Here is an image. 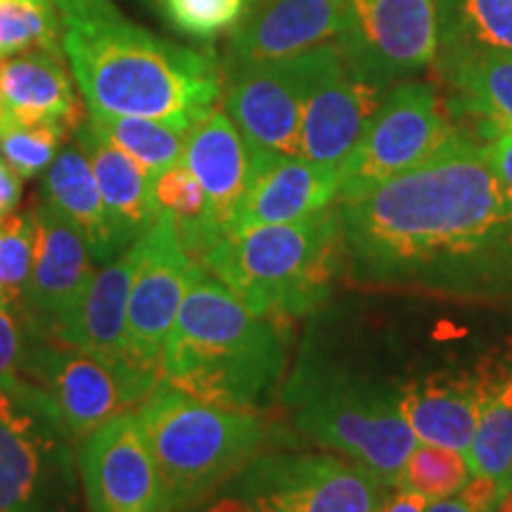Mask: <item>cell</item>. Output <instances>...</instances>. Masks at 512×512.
<instances>
[{
    "mask_svg": "<svg viewBox=\"0 0 512 512\" xmlns=\"http://www.w3.org/2000/svg\"><path fill=\"white\" fill-rule=\"evenodd\" d=\"M349 24V0H247L233 24L226 69L285 60L339 38Z\"/></svg>",
    "mask_w": 512,
    "mask_h": 512,
    "instance_id": "17",
    "label": "cell"
},
{
    "mask_svg": "<svg viewBox=\"0 0 512 512\" xmlns=\"http://www.w3.org/2000/svg\"><path fill=\"white\" fill-rule=\"evenodd\" d=\"M0 98L12 124H62L72 131L79 117L72 79L55 50L0 57Z\"/></svg>",
    "mask_w": 512,
    "mask_h": 512,
    "instance_id": "23",
    "label": "cell"
},
{
    "mask_svg": "<svg viewBox=\"0 0 512 512\" xmlns=\"http://www.w3.org/2000/svg\"><path fill=\"white\" fill-rule=\"evenodd\" d=\"M19 370L50 396L74 441H83L105 422L133 411L162 382L157 373L124 358L88 354L53 339L29 342Z\"/></svg>",
    "mask_w": 512,
    "mask_h": 512,
    "instance_id": "9",
    "label": "cell"
},
{
    "mask_svg": "<svg viewBox=\"0 0 512 512\" xmlns=\"http://www.w3.org/2000/svg\"><path fill=\"white\" fill-rule=\"evenodd\" d=\"M200 266L249 311L283 325L328 302L347 266L337 202L302 221L233 230Z\"/></svg>",
    "mask_w": 512,
    "mask_h": 512,
    "instance_id": "4",
    "label": "cell"
},
{
    "mask_svg": "<svg viewBox=\"0 0 512 512\" xmlns=\"http://www.w3.org/2000/svg\"><path fill=\"white\" fill-rule=\"evenodd\" d=\"M427 498L415 494V491L399 489V494L387 498L380 512H425L427 510Z\"/></svg>",
    "mask_w": 512,
    "mask_h": 512,
    "instance_id": "38",
    "label": "cell"
},
{
    "mask_svg": "<svg viewBox=\"0 0 512 512\" xmlns=\"http://www.w3.org/2000/svg\"><path fill=\"white\" fill-rule=\"evenodd\" d=\"M76 145L91 164L102 202L121 245L131 247L155 226L162 214L152 190V176L136 159L112 143L91 119L76 126Z\"/></svg>",
    "mask_w": 512,
    "mask_h": 512,
    "instance_id": "22",
    "label": "cell"
},
{
    "mask_svg": "<svg viewBox=\"0 0 512 512\" xmlns=\"http://www.w3.org/2000/svg\"><path fill=\"white\" fill-rule=\"evenodd\" d=\"M285 399L306 437L363 465L387 489H399L418 446L401 413L399 387L339 368L306 366L292 375Z\"/></svg>",
    "mask_w": 512,
    "mask_h": 512,
    "instance_id": "6",
    "label": "cell"
},
{
    "mask_svg": "<svg viewBox=\"0 0 512 512\" xmlns=\"http://www.w3.org/2000/svg\"><path fill=\"white\" fill-rule=\"evenodd\" d=\"M159 475V512H185L214 496L259 456L268 425L259 411H238L188 396L171 384L138 408Z\"/></svg>",
    "mask_w": 512,
    "mask_h": 512,
    "instance_id": "5",
    "label": "cell"
},
{
    "mask_svg": "<svg viewBox=\"0 0 512 512\" xmlns=\"http://www.w3.org/2000/svg\"><path fill=\"white\" fill-rule=\"evenodd\" d=\"M24 347L27 342H24L22 325L17 323L10 306L0 304V380L15 375V370L22 366Z\"/></svg>",
    "mask_w": 512,
    "mask_h": 512,
    "instance_id": "34",
    "label": "cell"
},
{
    "mask_svg": "<svg viewBox=\"0 0 512 512\" xmlns=\"http://www.w3.org/2000/svg\"><path fill=\"white\" fill-rule=\"evenodd\" d=\"M387 486L354 460L266 453L219 489L207 512H380Z\"/></svg>",
    "mask_w": 512,
    "mask_h": 512,
    "instance_id": "8",
    "label": "cell"
},
{
    "mask_svg": "<svg viewBox=\"0 0 512 512\" xmlns=\"http://www.w3.org/2000/svg\"><path fill=\"white\" fill-rule=\"evenodd\" d=\"M93 254L50 204L34 209V259L22 299L31 337L46 339L79 306L93 280Z\"/></svg>",
    "mask_w": 512,
    "mask_h": 512,
    "instance_id": "16",
    "label": "cell"
},
{
    "mask_svg": "<svg viewBox=\"0 0 512 512\" xmlns=\"http://www.w3.org/2000/svg\"><path fill=\"white\" fill-rule=\"evenodd\" d=\"M437 67L453 91V107L479 121L484 140L512 133V53L439 55Z\"/></svg>",
    "mask_w": 512,
    "mask_h": 512,
    "instance_id": "25",
    "label": "cell"
},
{
    "mask_svg": "<svg viewBox=\"0 0 512 512\" xmlns=\"http://www.w3.org/2000/svg\"><path fill=\"white\" fill-rule=\"evenodd\" d=\"M503 486L496 479L472 475L467 484L460 489L458 498L470 512H496V505L503 496Z\"/></svg>",
    "mask_w": 512,
    "mask_h": 512,
    "instance_id": "35",
    "label": "cell"
},
{
    "mask_svg": "<svg viewBox=\"0 0 512 512\" xmlns=\"http://www.w3.org/2000/svg\"><path fill=\"white\" fill-rule=\"evenodd\" d=\"M304 79L302 155L342 169L384 100V83L339 38L299 53Z\"/></svg>",
    "mask_w": 512,
    "mask_h": 512,
    "instance_id": "10",
    "label": "cell"
},
{
    "mask_svg": "<svg viewBox=\"0 0 512 512\" xmlns=\"http://www.w3.org/2000/svg\"><path fill=\"white\" fill-rule=\"evenodd\" d=\"M31 48L62 53L55 0H0V57Z\"/></svg>",
    "mask_w": 512,
    "mask_h": 512,
    "instance_id": "29",
    "label": "cell"
},
{
    "mask_svg": "<svg viewBox=\"0 0 512 512\" xmlns=\"http://www.w3.org/2000/svg\"><path fill=\"white\" fill-rule=\"evenodd\" d=\"M496 512H512V491H503L501 501L496 505Z\"/></svg>",
    "mask_w": 512,
    "mask_h": 512,
    "instance_id": "40",
    "label": "cell"
},
{
    "mask_svg": "<svg viewBox=\"0 0 512 512\" xmlns=\"http://www.w3.org/2000/svg\"><path fill=\"white\" fill-rule=\"evenodd\" d=\"M140 240L93 275L76 309L46 339L107 358H126V313L136 275Z\"/></svg>",
    "mask_w": 512,
    "mask_h": 512,
    "instance_id": "20",
    "label": "cell"
},
{
    "mask_svg": "<svg viewBox=\"0 0 512 512\" xmlns=\"http://www.w3.org/2000/svg\"><path fill=\"white\" fill-rule=\"evenodd\" d=\"M62 53L91 114L143 117L190 133L221 95L214 55L164 41L112 0H55Z\"/></svg>",
    "mask_w": 512,
    "mask_h": 512,
    "instance_id": "2",
    "label": "cell"
},
{
    "mask_svg": "<svg viewBox=\"0 0 512 512\" xmlns=\"http://www.w3.org/2000/svg\"><path fill=\"white\" fill-rule=\"evenodd\" d=\"M34 259V211L8 214L0 223V304L22 306Z\"/></svg>",
    "mask_w": 512,
    "mask_h": 512,
    "instance_id": "32",
    "label": "cell"
},
{
    "mask_svg": "<svg viewBox=\"0 0 512 512\" xmlns=\"http://www.w3.org/2000/svg\"><path fill=\"white\" fill-rule=\"evenodd\" d=\"M460 136L430 83L403 81L384 95L366 136L339 169V197L361 195L430 162Z\"/></svg>",
    "mask_w": 512,
    "mask_h": 512,
    "instance_id": "11",
    "label": "cell"
},
{
    "mask_svg": "<svg viewBox=\"0 0 512 512\" xmlns=\"http://www.w3.org/2000/svg\"><path fill=\"white\" fill-rule=\"evenodd\" d=\"M439 55L512 53V0H437Z\"/></svg>",
    "mask_w": 512,
    "mask_h": 512,
    "instance_id": "27",
    "label": "cell"
},
{
    "mask_svg": "<svg viewBox=\"0 0 512 512\" xmlns=\"http://www.w3.org/2000/svg\"><path fill=\"white\" fill-rule=\"evenodd\" d=\"M482 150L501 181L512 190V133H496V136L486 138Z\"/></svg>",
    "mask_w": 512,
    "mask_h": 512,
    "instance_id": "36",
    "label": "cell"
},
{
    "mask_svg": "<svg viewBox=\"0 0 512 512\" xmlns=\"http://www.w3.org/2000/svg\"><path fill=\"white\" fill-rule=\"evenodd\" d=\"M470 477V465L463 453L444 446L418 444L403 467L399 489L415 491L427 501H444L460 494Z\"/></svg>",
    "mask_w": 512,
    "mask_h": 512,
    "instance_id": "30",
    "label": "cell"
},
{
    "mask_svg": "<svg viewBox=\"0 0 512 512\" xmlns=\"http://www.w3.org/2000/svg\"><path fill=\"white\" fill-rule=\"evenodd\" d=\"M425 512H470L460 498H444V501H430Z\"/></svg>",
    "mask_w": 512,
    "mask_h": 512,
    "instance_id": "39",
    "label": "cell"
},
{
    "mask_svg": "<svg viewBox=\"0 0 512 512\" xmlns=\"http://www.w3.org/2000/svg\"><path fill=\"white\" fill-rule=\"evenodd\" d=\"M183 164L200 181L214 223L223 235H228L245 197L252 155L226 110L214 107L200 124L190 128Z\"/></svg>",
    "mask_w": 512,
    "mask_h": 512,
    "instance_id": "21",
    "label": "cell"
},
{
    "mask_svg": "<svg viewBox=\"0 0 512 512\" xmlns=\"http://www.w3.org/2000/svg\"><path fill=\"white\" fill-rule=\"evenodd\" d=\"M62 124H12L8 121L0 133V157L22 181L41 176L55 162L64 136Z\"/></svg>",
    "mask_w": 512,
    "mask_h": 512,
    "instance_id": "31",
    "label": "cell"
},
{
    "mask_svg": "<svg viewBox=\"0 0 512 512\" xmlns=\"http://www.w3.org/2000/svg\"><path fill=\"white\" fill-rule=\"evenodd\" d=\"M19 197H22V178L0 157V216L12 214L19 204Z\"/></svg>",
    "mask_w": 512,
    "mask_h": 512,
    "instance_id": "37",
    "label": "cell"
},
{
    "mask_svg": "<svg viewBox=\"0 0 512 512\" xmlns=\"http://www.w3.org/2000/svg\"><path fill=\"white\" fill-rule=\"evenodd\" d=\"M285 361L283 325L256 316L197 264L164 344L162 382L214 406L259 411Z\"/></svg>",
    "mask_w": 512,
    "mask_h": 512,
    "instance_id": "3",
    "label": "cell"
},
{
    "mask_svg": "<svg viewBox=\"0 0 512 512\" xmlns=\"http://www.w3.org/2000/svg\"><path fill=\"white\" fill-rule=\"evenodd\" d=\"M88 119L128 157L136 159L152 178L169 166L183 162L188 133L181 128L143 117H112V114L88 112Z\"/></svg>",
    "mask_w": 512,
    "mask_h": 512,
    "instance_id": "28",
    "label": "cell"
},
{
    "mask_svg": "<svg viewBox=\"0 0 512 512\" xmlns=\"http://www.w3.org/2000/svg\"><path fill=\"white\" fill-rule=\"evenodd\" d=\"M72 437L34 380H0V512H79Z\"/></svg>",
    "mask_w": 512,
    "mask_h": 512,
    "instance_id": "7",
    "label": "cell"
},
{
    "mask_svg": "<svg viewBox=\"0 0 512 512\" xmlns=\"http://www.w3.org/2000/svg\"><path fill=\"white\" fill-rule=\"evenodd\" d=\"M339 197V171L306 157L252 155V171L233 230L302 221L332 207Z\"/></svg>",
    "mask_w": 512,
    "mask_h": 512,
    "instance_id": "18",
    "label": "cell"
},
{
    "mask_svg": "<svg viewBox=\"0 0 512 512\" xmlns=\"http://www.w3.org/2000/svg\"><path fill=\"white\" fill-rule=\"evenodd\" d=\"M159 3L183 34L207 41L238 22L247 0H159Z\"/></svg>",
    "mask_w": 512,
    "mask_h": 512,
    "instance_id": "33",
    "label": "cell"
},
{
    "mask_svg": "<svg viewBox=\"0 0 512 512\" xmlns=\"http://www.w3.org/2000/svg\"><path fill=\"white\" fill-rule=\"evenodd\" d=\"M5 124H8V112H5V105H3V98H0V133H3Z\"/></svg>",
    "mask_w": 512,
    "mask_h": 512,
    "instance_id": "41",
    "label": "cell"
},
{
    "mask_svg": "<svg viewBox=\"0 0 512 512\" xmlns=\"http://www.w3.org/2000/svg\"><path fill=\"white\" fill-rule=\"evenodd\" d=\"M88 512H159V475L138 411L105 422L81 444Z\"/></svg>",
    "mask_w": 512,
    "mask_h": 512,
    "instance_id": "15",
    "label": "cell"
},
{
    "mask_svg": "<svg viewBox=\"0 0 512 512\" xmlns=\"http://www.w3.org/2000/svg\"><path fill=\"white\" fill-rule=\"evenodd\" d=\"M337 211L354 283L512 304V190L463 133Z\"/></svg>",
    "mask_w": 512,
    "mask_h": 512,
    "instance_id": "1",
    "label": "cell"
},
{
    "mask_svg": "<svg viewBox=\"0 0 512 512\" xmlns=\"http://www.w3.org/2000/svg\"><path fill=\"white\" fill-rule=\"evenodd\" d=\"M399 406L420 444L444 446L470 456L479 415L482 387L465 370H439L399 387Z\"/></svg>",
    "mask_w": 512,
    "mask_h": 512,
    "instance_id": "19",
    "label": "cell"
},
{
    "mask_svg": "<svg viewBox=\"0 0 512 512\" xmlns=\"http://www.w3.org/2000/svg\"><path fill=\"white\" fill-rule=\"evenodd\" d=\"M339 41L384 83L420 72L437 60V0H349Z\"/></svg>",
    "mask_w": 512,
    "mask_h": 512,
    "instance_id": "14",
    "label": "cell"
},
{
    "mask_svg": "<svg viewBox=\"0 0 512 512\" xmlns=\"http://www.w3.org/2000/svg\"><path fill=\"white\" fill-rule=\"evenodd\" d=\"M475 375L482 387V415L467 465L472 475L496 479L505 489L512 465V349L484 358Z\"/></svg>",
    "mask_w": 512,
    "mask_h": 512,
    "instance_id": "26",
    "label": "cell"
},
{
    "mask_svg": "<svg viewBox=\"0 0 512 512\" xmlns=\"http://www.w3.org/2000/svg\"><path fill=\"white\" fill-rule=\"evenodd\" d=\"M226 114L249 155H302L304 79L299 55L226 69Z\"/></svg>",
    "mask_w": 512,
    "mask_h": 512,
    "instance_id": "13",
    "label": "cell"
},
{
    "mask_svg": "<svg viewBox=\"0 0 512 512\" xmlns=\"http://www.w3.org/2000/svg\"><path fill=\"white\" fill-rule=\"evenodd\" d=\"M505 491H512V465H510V472H508V479H505Z\"/></svg>",
    "mask_w": 512,
    "mask_h": 512,
    "instance_id": "42",
    "label": "cell"
},
{
    "mask_svg": "<svg viewBox=\"0 0 512 512\" xmlns=\"http://www.w3.org/2000/svg\"><path fill=\"white\" fill-rule=\"evenodd\" d=\"M140 247L143 254L128 297L126 358L133 366L159 375L164 344L174 328L197 264L185 252L176 223L166 211L140 238Z\"/></svg>",
    "mask_w": 512,
    "mask_h": 512,
    "instance_id": "12",
    "label": "cell"
},
{
    "mask_svg": "<svg viewBox=\"0 0 512 512\" xmlns=\"http://www.w3.org/2000/svg\"><path fill=\"white\" fill-rule=\"evenodd\" d=\"M43 200L79 230L95 261L110 264L128 249L121 245L117 230L107 216L98 181L79 145H69L57 152L55 162L43 176Z\"/></svg>",
    "mask_w": 512,
    "mask_h": 512,
    "instance_id": "24",
    "label": "cell"
}]
</instances>
